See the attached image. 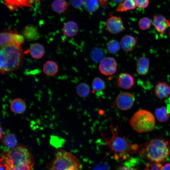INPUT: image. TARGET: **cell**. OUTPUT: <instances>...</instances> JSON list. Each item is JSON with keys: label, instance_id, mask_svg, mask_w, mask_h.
<instances>
[{"label": "cell", "instance_id": "obj_1", "mask_svg": "<svg viewBox=\"0 0 170 170\" xmlns=\"http://www.w3.org/2000/svg\"><path fill=\"white\" fill-rule=\"evenodd\" d=\"M34 163L30 150L23 145L3 152L0 159V166L5 170H31Z\"/></svg>", "mask_w": 170, "mask_h": 170}, {"label": "cell", "instance_id": "obj_2", "mask_svg": "<svg viewBox=\"0 0 170 170\" xmlns=\"http://www.w3.org/2000/svg\"><path fill=\"white\" fill-rule=\"evenodd\" d=\"M110 127L112 134L111 137H106L103 133L101 135L108 148L113 153L116 160L120 162L128 160L131 155L138 152L139 145L132 144L128 138L120 135L117 127L111 124Z\"/></svg>", "mask_w": 170, "mask_h": 170}, {"label": "cell", "instance_id": "obj_3", "mask_svg": "<svg viewBox=\"0 0 170 170\" xmlns=\"http://www.w3.org/2000/svg\"><path fill=\"white\" fill-rule=\"evenodd\" d=\"M23 61L21 46L8 44L0 47L1 74H6L18 69L22 65Z\"/></svg>", "mask_w": 170, "mask_h": 170}, {"label": "cell", "instance_id": "obj_4", "mask_svg": "<svg viewBox=\"0 0 170 170\" xmlns=\"http://www.w3.org/2000/svg\"><path fill=\"white\" fill-rule=\"evenodd\" d=\"M138 152L151 162L161 163L170 154L169 143L163 139H154L139 145Z\"/></svg>", "mask_w": 170, "mask_h": 170}, {"label": "cell", "instance_id": "obj_5", "mask_svg": "<svg viewBox=\"0 0 170 170\" xmlns=\"http://www.w3.org/2000/svg\"><path fill=\"white\" fill-rule=\"evenodd\" d=\"M50 170H83L78 159L70 152L59 150L50 162Z\"/></svg>", "mask_w": 170, "mask_h": 170}, {"label": "cell", "instance_id": "obj_6", "mask_svg": "<svg viewBox=\"0 0 170 170\" xmlns=\"http://www.w3.org/2000/svg\"><path fill=\"white\" fill-rule=\"evenodd\" d=\"M131 127L137 132L143 133L153 130L155 124V118L150 111L139 110L135 112L129 120Z\"/></svg>", "mask_w": 170, "mask_h": 170}, {"label": "cell", "instance_id": "obj_7", "mask_svg": "<svg viewBox=\"0 0 170 170\" xmlns=\"http://www.w3.org/2000/svg\"><path fill=\"white\" fill-rule=\"evenodd\" d=\"M99 69L100 72L105 76H111L117 70V64L114 58L107 57H104L99 62Z\"/></svg>", "mask_w": 170, "mask_h": 170}, {"label": "cell", "instance_id": "obj_8", "mask_svg": "<svg viewBox=\"0 0 170 170\" xmlns=\"http://www.w3.org/2000/svg\"><path fill=\"white\" fill-rule=\"evenodd\" d=\"M135 99L133 94L128 92H122L117 96L115 101L117 107L120 110H126L133 106Z\"/></svg>", "mask_w": 170, "mask_h": 170}, {"label": "cell", "instance_id": "obj_9", "mask_svg": "<svg viewBox=\"0 0 170 170\" xmlns=\"http://www.w3.org/2000/svg\"><path fill=\"white\" fill-rule=\"evenodd\" d=\"M3 3L11 12L25 7H32L36 3H41L40 0H3Z\"/></svg>", "mask_w": 170, "mask_h": 170}, {"label": "cell", "instance_id": "obj_10", "mask_svg": "<svg viewBox=\"0 0 170 170\" xmlns=\"http://www.w3.org/2000/svg\"><path fill=\"white\" fill-rule=\"evenodd\" d=\"M106 28L108 31L112 34H117L124 30V27L121 19L116 16H112L107 19Z\"/></svg>", "mask_w": 170, "mask_h": 170}, {"label": "cell", "instance_id": "obj_11", "mask_svg": "<svg viewBox=\"0 0 170 170\" xmlns=\"http://www.w3.org/2000/svg\"><path fill=\"white\" fill-rule=\"evenodd\" d=\"M152 24L159 33L162 36L166 34L168 27H170V22L163 16L156 15L153 16Z\"/></svg>", "mask_w": 170, "mask_h": 170}, {"label": "cell", "instance_id": "obj_12", "mask_svg": "<svg viewBox=\"0 0 170 170\" xmlns=\"http://www.w3.org/2000/svg\"><path fill=\"white\" fill-rule=\"evenodd\" d=\"M118 86L123 89H129L132 88L134 84V77L127 73L120 74L117 79Z\"/></svg>", "mask_w": 170, "mask_h": 170}, {"label": "cell", "instance_id": "obj_13", "mask_svg": "<svg viewBox=\"0 0 170 170\" xmlns=\"http://www.w3.org/2000/svg\"><path fill=\"white\" fill-rule=\"evenodd\" d=\"M154 92L158 98L162 99L170 95V86L165 82H159L156 85Z\"/></svg>", "mask_w": 170, "mask_h": 170}, {"label": "cell", "instance_id": "obj_14", "mask_svg": "<svg viewBox=\"0 0 170 170\" xmlns=\"http://www.w3.org/2000/svg\"><path fill=\"white\" fill-rule=\"evenodd\" d=\"M137 41L133 36L126 35L121 40L120 45L122 49L126 52L132 51L136 45Z\"/></svg>", "mask_w": 170, "mask_h": 170}, {"label": "cell", "instance_id": "obj_15", "mask_svg": "<svg viewBox=\"0 0 170 170\" xmlns=\"http://www.w3.org/2000/svg\"><path fill=\"white\" fill-rule=\"evenodd\" d=\"M10 109L12 112L16 114H21L26 109V104L22 99L17 98L14 99L11 102Z\"/></svg>", "mask_w": 170, "mask_h": 170}, {"label": "cell", "instance_id": "obj_16", "mask_svg": "<svg viewBox=\"0 0 170 170\" xmlns=\"http://www.w3.org/2000/svg\"><path fill=\"white\" fill-rule=\"evenodd\" d=\"M17 32L16 29H5L0 34V47L8 44H12L14 35Z\"/></svg>", "mask_w": 170, "mask_h": 170}, {"label": "cell", "instance_id": "obj_17", "mask_svg": "<svg viewBox=\"0 0 170 170\" xmlns=\"http://www.w3.org/2000/svg\"><path fill=\"white\" fill-rule=\"evenodd\" d=\"M79 31V27L74 21H69L66 22L63 28V34L68 37H72L76 35Z\"/></svg>", "mask_w": 170, "mask_h": 170}, {"label": "cell", "instance_id": "obj_18", "mask_svg": "<svg viewBox=\"0 0 170 170\" xmlns=\"http://www.w3.org/2000/svg\"><path fill=\"white\" fill-rule=\"evenodd\" d=\"M1 139L3 145L8 150H12L17 146V139L12 133H8L5 134Z\"/></svg>", "mask_w": 170, "mask_h": 170}, {"label": "cell", "instance_id": "obj_19", "mask_svg": "<svg viewBox=\"0 0 170 170\" xmlns=\"http://www.w3.org/2000/svg\"><path fill=\"white\" fill-rule=\"evenodd\" d=\"M22 35L26 40L33 41L39 37V32L36 26L32 25H28L23 29Z\"/></svg>", "mask_w": 170, "mask_h": 170}, {"label": "cell", "instance_id": "obj_20", "mask_svg": "<svg viewBox=\"0 0 170 170\" xmlns=\"http://www.w3.org/2000/svg\"><path fill=\"white\" fill-rule=\"evenodd\" d=\"M149 65L150 62L148 58L144 56L139 57L136 62V71L138 73L143 76L147 75L149 71Z\"/></svg>", "mask_w": 170, "mask_h": 170}, {"label": "cell", "instance_id": "obj_21", "mask_svg": "<svg viewBox=\"0 0 170 170\" xmlns=\"http://www.w3.org/2000/svg\"><path fill=\"white\" fill-rule=\"evenodd\" d=\"M29 52L32 58L34 59H38L43 56L45 54V50L42 45L36 42L31 45Z\"/></svg>", "mask_w": 170, "mask_h": 170}, {"label": "cell", "instance_id": "obj_22", "mask_svg": "<svg viewBox=\"0 0 170 170\" xmlns=\"http://www.w3.org/2000/svg\"><path fill=\"white\" fill-rule=\"evenodd\" d=\"M58 71V67L57 64L53 60L47 61L43 65V72L47 76H54L57 73Z\"/></svg>", "mask_w": 170, "mask_h": 170}, {"label": "cell", "instance_id": "obj_23", "mask_svg": "<svg viewBox=\"0 0 170 170\" xmlns=\"http://www.w3.org/2000/svg\"><path fill=\"white\" fill-rule=\"evenodd\" d=\"M155 113L157 120L161 123L167 122L170 116V113H168L167 108L165 106L157 108Z\"/></svg>", "mask_w": 170, "mask_h": 170}, {"label": "cell", "instance_id": "obj_24", "mask_svg": "<svg viewBox=\"0 0 170 170\" xmlns=\"http://www.w3.org/2000/svg\"><path fill=\"white\" fill-rule=\"evenodd\" d=\"M136 5L135 0H124L118 5L116 10L118 12H125L135 8Z\"/></svg>", "mask_w": 170, "mask_h": 170}, {"label": "cell", "instance_id": "obj_25", "mask_svg": "<svg viewBox=\"0 0 170 170\" xmlns=\"http://www.w3.org/2000/svg\"><path fill=\"white\" fill-rule=\"evenodd\" d=\"M67 7V3L65 0H54L52 4L53 10L58 13L65 12Z\"/></svg>", "mask_w": 170, "mask_h": 170}, {"label": "cell", "instance_id": "obj_26", "mask_svg": "<svg viewBox=\"0 0 170 170\" xmlns=\"http://www.w3.org/2000/svg\"><path fill=\"white\" fill-rule=\"evenodd\" d=\"M92 86L94 91L96 93L102 92L106 87L105 82L99 77H96L94 79Z\"/></svg>", "mask_w": 170, "mask_h": 170}, {"label": "cell", "instance_id": "obj_27", "mask_svg": "<svg viewBox=\"0 0 170 170\" xmlns=\"http://www.w3.org/2000/svg\"><path fill=\"white\" fill-rule=\"evenodd\" d=\"M76 92L80 97L85 98L87 97L89 94L90 87L87 84L82 82L79 84L76 88Z\"/></svg>", "mask_w": 170, "mask_h": 170}, {"label": "cell", "instance_id": "obj_28", "mask_svg": "<svg viewBox=\"0 0 170 170\" xmlns=\"http://www.w3.org/2000/svg\"><path fill=\"white\" fill-rule=\"evenodd\" d=\"M84 7L88 12L92 13L95 11L99 6V1L98 0H84Z\"/></svg>", "mask_w": 170, "mask_h": 170}, {"label": "cell", "instance_id": "obj_29", "mask_svg": "<svg viewBox=\"0 0 170 170\" xmlns=\"http://www.w3.org/2000/svg\"><path fill=\"white\" fill-rule=\"evenodd\" d=\"M120 45V43L117 40L114 39L110 40L106 44L108 52L112 54H115L119 51Z\"/></svg>", "mask_w": 170, "mask_h": 170}, {"label": "cell", "instance_id": "obj_30", "mask_svg": "<svg viewBox=\"0 0 170 170\" xmlns=\"http://www.w3.org/2000/svg\"><path fill=\"white\" fill-rule=\"evenodd\" d=\"M90 56L92 60L96 63L100 62L104 58L103 51L98 47H95L92 50Z\"/></svg>", "mask_w": 170, "mask_h": 170}, {"label": "cell", "instance_id": "obj_31", "mask_svg": "<svg viewBox=\"0 0 170 170\" xmlns=\"http://www.w3.org/2000/svg\"><path fill=\"white\" fill-rule=\"evenodd\" d=\"M151 22L148 17H144L141 18L139 21L138 25L139 28L143 30L149 29L151 26Z\"/></svg>", "mask_w": 170, "mask_h": 170}, {"label": "cell", "instance_id": "obj_32", "mask_svg": "<svg viewBox=\"0 0 170 170\" xmlns=\"http://www.w3.org/2000/svg\"><path fill=\"white\" fill-rule=\"evenodd\" d=\"M162 166L161 163H147L145 165V170H162Z\"/></svg>", "mask_w": 170, "mask_h": 170}, {"label": "cell", "instance_id": "obj_33", "mask_svg": "<svg viewBox=\"0 0 170 170\" xmlns=\"http://www.w3.org/2000/svg\"><path fill=\"white\" fill-rule=\"evenodd\" d=\"M136 6L144 8H146L149 4V0H135Z\"/></svg>", "mask_w": 170, "mask_h": 170}, {"label": "cell", "instance_id": "obj_34", "mask_svg": "<svg viewBox=\"0 0 170 170\" xmlns=\"http://www.w3.org/2000/svg\"><path fill=\"white\" fill-rule=\"evenodd\" d=\"M84 0H70L71 5L76 8L81 7L84 4Z\"/></svg>", "mask_w": 170, "mask_h": 170}, {"label": "cell", "instance_id": "obj_35", "mask_svg": "<svg viewBox=\"0 0 170 170\" xmlns=\"http://www.w3.org/2000/svg\"><path fill=\"white\" fill-rule=\"evenodd\" d=\"M108 165L104 163H100L94 168V170H108Z\"/></svg>", "mask_w": 170, "mask_h": 170}, {"label": "cell", "instance_id": "obj_36", "mask_svg": "<svg viewBox=\"0 0 170 170\" xmlns=\"http://www.w3.org/2000/svg\"><path fill=\"white\" fill-rule=\"evenodd\" d=\"M116 170H138L127 165H122L117 168Z\"/></svg>", "mask_w": 170, "mask_h": 170}, {"label": "cell", "instance_id": "obj_37", "mask_svg": "<svg viewBox=\"0 0 170 170\" xmlns=\"http://www.w3.org/2000/svg\"><path fill=\"white\" fill-rule=\"evenodd\" d=\"M99 1L102 7L105 8L107 7L108 0H99Z\"/></svg>", "mask_w": 170, "mask_h": 170}, {"label": "cell", "instance_id": "obj_38", "mask_svg": "<svg viewBox=\"0 0 170 170\" xmlns=\"http://www.w3.org/2000/svg\"><path fill=\"white\" fill-rule=\"evenodd\" d=\"M166 103L167 105V111L170 113V97L166 100Z\"/></svg>", "mask_w": 170, "mask_h": 170}, {"label": "cell", "instance_id": "obj_39", "mask_svg": "<svg viewBox=\"0 0 170 170\" xmlns=\"http://www.w3.org/2000/svg\"><path fill=\"white\" fill-rule=\"evenodd\" d=\"M162 170H170V163H168L162 166Z\"/></svg>", "mask_w": 170, "mask_h": 170}, {"label": "cell", "instance_id": "obj_40", "mask_svg": "<svg viewBox=\"0 0 170 170\" xmlns=\"http://www.w3.org/2000/svg\"><path fill=\"white\" fill-rule=\"evenodd\" d=\"M4 131L3 128L1 126L0 127V139H1L3 136V134Z\"/></svg>", "mask_w": 170, "mask_h": 170}, {"label": "cell", "instance_id": "obj_41", "mask_svg": "<svg viewBox=\"0 0 170 170\" xmlns=\"http://www.w3.org/2000/svg\"><path fill=\"white\" fill-rule=\"evenodd\" d=\"M114 2L116 3H120L122 2L124 0H112Z\"/></svg>", "mask_w": 170, "mask_h": 170}, {"label": "cell", "instance_id": "obj_42", "mask_svg": "<svg viewBox=\"0 0 170 170\" xmlns=\"http://www.w3.org/2000/svg\"><path fill=\"white\" fill-rule=\"evenodd\" d=\"M0 170H5V168L3 167L2 166H0Z\"/></svg>", "mask_w": 170, "mask_h": 170}, {"label": "cell", "instance_id": "obj_43", "mask_svg": "<svg viewBox=\"0 0 170 170\" xmlns=\"http://www.w3.org/2000/svg\"><path fill=\"white\" fill-rule=\"evenodd\" d=\"M169 36L170 38V29L169 30Z\"/></svg>", "mask_w": 170, "mask_h": 170}]
</instances>
